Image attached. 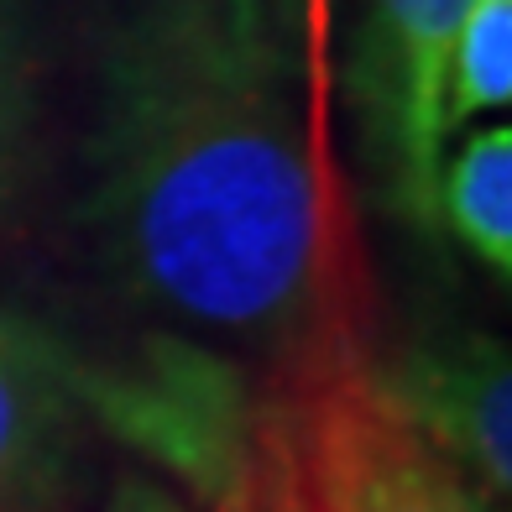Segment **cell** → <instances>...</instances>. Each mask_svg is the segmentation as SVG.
Here are the masks:
<instances>
[{
    "label": "cell",
    "mask_w": 512,
    "mask_h": 512,
    "mask_svg": "<svg viewBox=\"0 0 512 512\" xmlns=\"http://www.w3.org/2000/svg\"><path fill=\"white\" fill-rule=\"evenodd\" d=\"M324 84L277 0H126L100 58L89 230L162 330L309 366L351 324Z\"/></svg>",
    "instance_id": "obj_1"
},
{
    "label": "cell",
    "mask_w": 512,
    "mask_h": 512,
    "mask_svg": "<svg viewBox=\"0 0 512 512\" xmlns=\"http://www.w3.org/2000/svg\"><path fill=\"white\" fill-rule=\"evenodd\" d=\"M79 408L194 507L256 512V398L246 361L220 345L157 324L115 356H79Z\"/></svg>",
    "instance_id": "obj_2"
},
{
    "label": "cell",
    "mask_w": 512,
    "mask_h": 512,
    "mask_svg": "<svg viewBox=\"0 0 512 512\" xmlns=\"http://www.w3.org/2000/svg\"><path fill=\"white\" fill-rule=\"evenodd\" d=\"M471 0H361L356 42L340 58L356 142L382 204L413 236H439L434 183L450 147L445 63Z\"/></svg>",
    "instance_id": "obj_3"
},
{
    "label": "cell",
    "mask_w": 512,
    "mask_h": 512,
    "mask_svg": "<svg viewBox=\"0 0 512 512\" xmlns=\"http://www.w3.org/2000/svg\"><path fill=\"white\" fill-rule=\"evenodd\" d=\"M361 387L486 497L512 492V361L497 335L465 324L408 335L366 366Z\"/></svg>",
    "instance_id": "obj_4"
},
{
    "label": "cell",
    "mask_w": 512,
    "mask_h": 512,
    "mask_svg": "<svg viewBox=\"0 0 512 512\" xmlns=\"http://www.w3.org/2000/svg\"><path fill=\"white\" fill-rule=\"evenodd\" d=\"M314 497L319 512H497L361 382H335L314 413Z\"/></svg>",
    "instance_id": "obj_5"
},
{
    "label": "cell",
    "mask_w": 512,
    "mask_h": 512,
    "mask_svg": "<svg viewBox=\"0 0 512 512\" xmlns=\"http://www.w3.org/2000/svg\"><path fill=\"white\" fill-rule=\"evenodd\" d=\"M79 429V351L0 304V507L53 486Z\"/></svg>",
    "instance_id": "obj_6"
},
{
    "label": "cell",
    "mask_w": 512,
    "mask_h": 512,
    "mask_svg": "<svg viewBox=\"0 0 512 512\" xmlns=\"http://www.w3.org/2000/svg\"><path fill=\"white\" fill-rule=\"evenodd\" d=\"M434 225L507 283L512 277V126L476 121L445 147L434 183Z\"/></svg>",
    "instance_id": "obj_7"
},
{
    "label": "cell",
    "mask_w": 512,
    "mask_h": 512,
    "mask_svg": "<svg viewBox=\"0 0 512 512\" xmlns=\"http://www.w3.org/2000/svg\"><path fill=\"white\" fill-rule=\"evenodd\" d=\"M507 105H512V0H471L445 63L450 142L465 126L502 115Z\"/></svg>",
    "instance_id": "obj_8"
},
{
    "label": "cell",
    "mask_w": 512,
    "mask_h": 512,
    "mask_svg": "<svg viewBox=\"0 0 512 512\" xmlns=\"http://www.w3.org/2000/svg\"><path fill=\"white\" fill-rule=\"evenodd\" d=\"M32 121H37V63L27 16L16 0H0V209L27 178L32 162Z\"/></svg>",
    "instance_id": "obj_9"
},
{
    "label": "cell",
    "mask_w": 512,
    "mask_h": 512,
    "mask_svg": "<svg viewBox=\"0 0 512 512\" xmlns=\"http://www.w3.org/2000/svg\"><path fill=\"white\" fill-rule=\"evenodd\" d=\"M283 16L293 21L298 42H304V58L309 68L330 84V68H335V32H340V0H277Z\"/></svg>",
    "instance_id": "obj_10"
},
{
    "label": "cell",
    "mask_w": 512,
    "mask_h": 512,
    "mask_svg": "<svg viewBox=\"0 0 512 512\" xmlns=\"http://www.w3.org/2000/svg\"><path fill=\"white\" fill-rule=\"evenodd\" d=\"M100 512H204V507H194L189 497L178 492V486H168V481L152 476V471H126L105 492Z\"/></svg>",
    "instance_id": "obj_11"
}]
</instances>
